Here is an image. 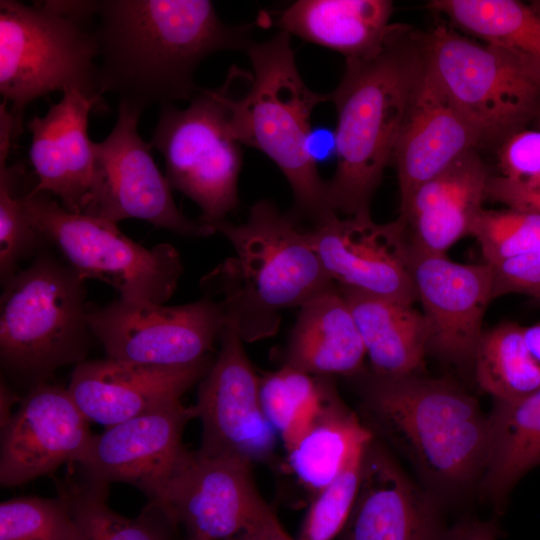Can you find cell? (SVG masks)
Here are the masks:
<instances>
[{
    "label": "cell",
    "mask_w": 540,
    "mask_h": 540,
    "mask_svg": "<svg viewBox=\"0 0 540 540\" xmlns=\"http://www.w3.org/2000/svg\"><path fill=\"white\" fill-rule=\"evenodd\" d=\"M250 30L223 22L207 0L96 1L100 93L140 112L190 101L199 64L216 52L246 51Z\"/></svg>",
    "instance_id": "cell-1"
},
{
    "label": "cell",
    "mask_w": 540,
    "mask_h": 540,
    "mask_svg": "<svg viewBox=\"0 0 540 540\" xmlns=\"http://www.w3.org/2000/svg\"><path fill=\"white\" fill-rule=\"evenodd\" d=\"M356 377L362 422L409 462L427 491L445 505L479 486L488 415L476 398L451 380L420 374Z\"/></svg>",
    "instance_id": "cell-2"
},
{
    "label": "cell",
    "mask_w": 540,
    "mask_h": 540,
    "mask_svg": "<svg viewBox=\"0 0 540 540\" xmlns=\"http://www.w3.org/2000/svg\"><path fill=\"white\" fill-rule=\"evenodd\" d=\"M426 60V34L398 23L377 52L346 59L343 77L329 94L337 113V166L327 195L337 215H370Z\"/></svg>",
    "instance_id": "cell-3"
},
{
    "label": "cell",
    "mask_w": 540,
    "mask_h": 540,
    "mask_svg": "<svg viewBox=\"0 0 540 540\" xmlns=\"http://www.w3.org/2000/svg\"><path fill=\"white\" fill-rule=\"evenodd\" d=\"M232 245L235 255L202 280L221 294L226 320L244 342L273 336L284 309L300 308L336 285L326 274L307 230L269 200L250 208L247 220H224L214 226Z\"/></svg>",
    "instance_id": "cell-4"
},
{
    "label": "cell",
    "mask_w": 540,
    "mask_h": 540,
    "mask_svg": "<svg viewBox=\"0 0 540 540\" xmlns=\"http://www.w3.org/2000/svg\"><path fill=\"white\" fill-rule=\"evenodd\" d=\"M253 73L248 91L227 96L228 126L242 145L270 158L288 181L293 195L289 214L313 226L337 215L310 152L311 116L329 94L311 90L299 74L290 35L279 31L246 49Z\"/></svg>",
    "instance_id": "cell-5"
},
{
    "label": "cell",
    "mask_w": 540,
    "mask_h": 540,
    "mask_svg": "<svg viewBox=\"0 0 540 540\" xmlns=\"http://www.w3.org/2000/svg\"><path fill=\"white\" fill-rule=\"evenodd\" d=\"M95 10L96 1H0V93L10 103L14 140L39 97L78 90L101 105Z\"/></svg>",
    "instance_id": "cell-6"
},
{
    "label": "cell",
    "mask_w": 540,
    "mask_h": 540,
    "mask_svg": "<svg viewBox=\"0 0 540 540\" xmlns=\"http://www.w3.org/2000/svg\"><path fill=\"white\" fill-rule=\"evenodd\" d=\"M3 286L0 360L5 370L38 384L58 368L84 361L93 337L89 304L85 279L69 264L40 252Z\"/></svg>",
    "instance_id": "cell-7"
},
{
    "label": "cell",
    "mask_w": 540,
    "mask_h": 540,
    "mask_svg": "<svg viewBox=\"0 0 540 540\" xmlns=\"http://www.w3.org/2000/svg\"><path fill=\"white\" fill-rule=\"evenodd\" d=\"M23 206L33 228L83 279L100 280L134 303L164 304L176 290L183 264L172 245L145 248L116 223L72 213L34 186L25 191Z\"/></svg>",
    "instance_id": "cell-8"
},
{
    "label": "cell",
    "mask_w": 540,
    "mask_h": 540,
    "mask_svg": "<svg viewBox=\"0 0 540 540\" xmlns=\"http://www.w3.org/2000/svg\"><path fill=\"white\" fill-rule=\"evenodd\" d=\"M237 72L231 68L218 89L199 88L184 109L160 107L150 142L164 159L171 188L199 206L208 235L239 202L242 151L229 130L226 102Z\"/></svg>",
    "instance_id": "cell-9"
},
{
    "label": "cell",
    "mask_w": 540,
    "mask_h": 540,
    "mask_svg": "<svg viewBox=\"0 0 540 540\" xmlns=\"http://www.w3.org/2000/svg\"><path fill=\"white\" fill-rule=\"evenodd\" d=\"M428 67L482 141L503 140L540 114V65L438 25Z\"/></svg>",
    "instance_id": "cell-10"
},
{
    "label": "cell",
    "mask_w": 540,
    "mask_h": 540,
    "mask_svg": "<svg viewBox=\"0 0 540 540\" xmlns=\"http://www.w3.org/2000/svg\"><path fill=\"white\" fill-rule=\"evenodd\" d=\"M142 112L119 102L115 125L93 145V170L84 215L116 223L136 218L185 237L208 236L177 208L151 144L138 133Z\"/></svg>",
    "instance_id": "cell-11"
},
{
    "label": "cell",
    "mask_w": 540,
    "mask_h": 540,
    "mask_svg": "<svg viewBox=\"0 0 540 540\" xmlns=\"http://www.w3.org/2000/svg\"><path fill=\"white\" fill-rule=\"evenodd\" d=\"M226 317L223 303L209 296L177 306L116 299L89 304L93 338L111 359L161 366L197 362L213 350Z\"/></svg>",
    "instance_id": "cell-12"
},
{
    "label": "cell",
    "mask_w": 540,
    "mask_h": 540,
    "mask_svg": "<svg viewBox=\"0 0 540 540\" xmlns=\"http://www.w3.org/2000/svg\"><path fill=\"white\" fill-rule=\"evenodd\" d=\"M251 466L239 458L189 451L151 503L170 525H182L188 537L230 540L270 509Z\"/></svg>",
    "instance_id": "cell-13"
},
{
    "label": "cell",
    "mask_w": 540,
    "mask_h": 540,
    "mask_svg": "<svg viewBox=\"0 0 540 540\" xmlns=\"http://www.w3.org/2000/svg\"><path fill=\"white\" fill-rule=\"evenodd\" d=\"M219 340L220 350L199 383L194 405L202 423L199 451L251 464L267 462L274 453L276 432L262 409L260 377L244 341L227 320Z\"/></svg>",
    "instance_id": "cell-14"
},
{
    "label": "cell",
    "mask_w": 540,
    "mask_h": 540,
    "mask_svg": "<svg viewBox=\"0 0 540 540\" xmlns=\"http://www.w3.org/2000/svg\"><path fill=\"white\" fill-rule=\"evenodd\" d=\"M409 268L428 326V352L457 367H473L484 314L494 299L491 264H460L410 245Z\"/></svg>",
    "instance_id": "cell-15"
},
{
    "label": "cell",
    "mask_w": 540,
    "mask_h": 540,
    "mask_svg": "<svg viewBox=\"0 0 540 540\" xmlns=\"http://www.w3.org/2000/svg\"><path fill=\"white\" fill-rule=\"evenodd\" d=\"M330 280L338 287L413 304L410 243L401 219L335 215L307 230Z\"/></svg>",
    "instance_id": "cell-16"
},
{
    "label": "cell",
    "mask_w": 540,
    "mask_h": 540,
    "mask_svg": "<svg viewBox=\"0 0 540 540\" xmlns=\"http://www.w3.org/2000/svg\"><path fill=\"white\" fill-rule=\"evenodd\" d=\"M195 417L178 400L120 422L93 436L77 464L87 480L128 483L152 501L187 456L182 436Z\"/></svg>",
    "instance_id": "cell-17"
},
{
    "label": "cell",
    "mask_w": 540,
    "mask_h": 540,
    "mask_svg": "<svg viewBox=\"0 0 540 540\" xmlns=\"http://www.w3.org/2000/svg\"><path fill=\"white\" fill-rule=\"evenodd\" d=\"M454 524L447 523L444 504L411 479L373 435L338 540H449Z\"/></svg>",
    "instance_id": "cell-18"
},
{
    "label": "cell",
    "mask_w": 540,
    "mask_h": 540,
    "mask_svg": "<svg viewBox=\"0 0 540 540\" xmlns=\"http://www.w3.org/2000/svg\"><path fill=\"white\" fill-rule=\"evenodd\" d=\"M67 389L38 383L1 427L0 484L16 487L77 463L94 435Z\"/></svg>",
    "instance_id": "cell-19"
},
{
    "label": "cell",
    "mask_w": 540,
    "mask_h": 540,
    "mask_svg": "<svg viewBox=\"0 0 540 540\" xmlns=\"http://www.w3.org/2000/svg\"><path fill=\"white\" fill-rule=\"evenodd\" d=\"M215 358L161 366L111 358L83 361L67 388L89 421L106 428L180 400L207 375Z\"/></svg>",
    "instance_id": "cell-20"
},
{
    "label": "cell",
    "mask_w": 540,
    "mask_h": 540,
    "mask_svg": "<svg viewBox=\"0 0 540 540\" xmlns=\"http://www.w3.org/2000/svg\"><path fill=\"white\" fill-rule=\"evenodd\" d=\"M481 142L478 131L439 85L426 60L392 159L398 177L400 206L419 185L475 150Z\"/></svg>",
    "instance_id": "cell-21"
},
{
    "label": "cell",
    "mask_w": 540,
    "mask_h": 540,
    "mask_svg": "<svg viewBox=\"0 0 540 540\" xmlns=\"http://www.w3.org/2000/svg\"><path fill=\"white\" fill-rule=\"evenodd\" d=\"M96 106L100 105L94 99L69 90L44 116H35L27 124L34 189L51 194L76 214H83L88 203L94 159L88 118Z\"/></svg>",
    "instance_id": "cell-22"
},
{
    "label": "cell",
    "mask_w": 540,
    "mask_h": 540,
    "mask_svg": "<svg viewBox=\"0 0 540 540\" xmlns=\"http://www.w3.org/2000/svg\"><path fill=\"white\" fill-rule=\"evenodd\" d=\"M487 166L472 150L440 174L419 185L400 206L411 247L433 254L470 235L487 198Z\"/></svg>",
    "instance_id": "cell-23"
},
{
    "label": "cell",
    "mask_w": 540,
    "mask_h": 540,
    "mask_svg": "<svg viewBox=\"0 0 540 540\" xmlns=\"http://www.w3.org/2000/svg\"><path fill=\"white\" fill-rule=\"evenodd\" d=\"M284 365L317 376H356L366 351L351 309L335 286L299 308Z\"/></svg>",
    "instance_id": "cell-24"
},
{
    "label": "cell",
    "mask_w": 540,
    "mask_h": 540,
    "mask_svg": "<svg viewBox=\"0 0 540 540\" xmlns=\"http://www.w3.org/2000/svg\"><path fill=\"white\" fill-rule=\"evenodd\" d=\"M392 14L388 0H298L281 12L278 26L355 59L381 48L393 26Z\"/></svg>",
    "instance_id": "cell-25"
},
{
    "label": "cell",
    "mask_w": 540,
    "mask_h": 540,
    "mask_svg": "<svg viewBox=\"0 0 540 540\" xmlns=\"http://www.w3.org/2000/svg\"><path fill=\"white\" fill-rule=\"evenodd\" d=\"M338 289L354 316L372 373L384 377L419 374L429 338L423 313L412 304Z\"/></svg>",
    "instance_id": "cell-26"
},
{
    "label": "cell",
    "mask_w": 540,
    "mask_h": 540,
    "mask_svg": "<svg viewBox=\"0 0 540 540\" xmlns=\"http://www.w3.org/2000/svg\"><path fill=\"white\" fill-rule=\"evenodd\" d=\"M540 465V388L513 401L494 400L481 492L501 507L513 486Z\"/></svg>",
    "instance_id": "cell-27"
},
{
    "label": "cell",
    "mask_w": 540,
    "mask_h": 540,
    "mask_svg": "<svg viewBox=\"0 0 540 540\" xmlns=\"http://www.w3.org/2000/svg\"><path fill=\"white\" fill-rule=\"evenodd\" d=\"M372 437V432L333 388L310 429L288 450L289 465L298 479L316 493Z\"/></svg>",
    "instance_id": "cell-28"
},
{
    "label": "cell",
    "mask_w": 540,
    "mask_h": 540,
    "mask_svg": "<svg viewBox=\"0 0 540 540\" xmlns=\"http://www.w3.org/2000/svg\"><path fill=\"white\" fill-rule=\"evenodd\" d=\"M428 6L481 42L540 65V1L433 0Z\"/></svg>",
    "instance_id": "cell-29"
},
{
    "label": "cell",
    "mask_w": 540,
    "mask_h": 540,
    "mask_svg": "<svg viewBox=\"0 0 540 540\" xmlns=\"http://www.w3.org/2000/svg\"><path fill=\"white\" fill-rule=\"evenodd\" d=\"M473 368L478 385L494 400H517L540 388V364L525 343L523 327L514 322L483 331Z\"/></svg>",
    "instance_id": "cell-30"
},
{
    "label": "cell",
    "mask_w": 540,
    "mask_h": 540,
    "mask_svg": "<svg viewBox=\"0 0 540 540\" xmlns=\"http://www.w3.org/2000/svg\"><path fill=\"white\" fill-rule=\"evenodd\" d=\"M333 388L330 376L311 375L287 365L260 378L263 412L287 451L310 429Z\"/></svg>",
    "instance_id": "cell-31"
},
{
    "label": "cell",
    "mask_w": 540,
    "mask_h": 540,
    "mask_svg": "<svg viewBox=\"0 0 540 540\" xmlns=\"http://www.w3.org/2000/svg\"><path fill=\"white\" fill-rule=\"evenodd\" d=\"M14 141V121L7 111L0 113V279L5 285L19 270L21 261L32 256L44 240L29 222L23 206L26 190L22 165H7Z\"/></svg>",
    "instance_id": "cell-32"
},
{
    "label": "cell",
    "mask_w": 540,
    "mask_h": 540,
    "mask_svg": "<svg viewBox=\"0 0 540 540\" xmlns=\"http://www.w3.org/2000/svg\"><path fill=\"white\" fill-rule=\"evenodd\" d=\"M107 483L85 479L62 492L81 540H168L148 518L130 519L110 508Z\"/></svg>",
    "instance_id": "cell-33"
},
{
    "label": "cell",
    "mask_w": 540,
    "mask_h": 540,
    "mask_svg": "<svg viewBox=\"0 0 540 540\" xmlns=\"http://www.w3.org/2000/svg\"><path fill=\"white\" fill-rule=\"evenodd\" d=\"M0 540H81L64 494L18 497L0 504Z\"/></svg>",
    "instance_id": "cell-34"
},
{
    "label": "cell",
    "mask_w": 540,
    "mask_h": 540,
    "mask_svg": "<svg viewBox=\"0 0 540 540\" xmlns=\"http://www.w3.org/2000/svg\"><path fill=\"white\" fill-rule=\"evenodd\" d=\"M484 262L491 265L540 249V213L506 208L482 209L471 229Z\"/></svg>",
    "instance_id": "cell-35"
},
{
    "label": "cell",
    "mask_w": 540,
    "mask_h": 540,
    "mask_svg": "<svg viewBox=\"0 0 540 540\" xmlns=\"http://www.w3.org/2000/svg\"><path fill=\"white\" fill-rule=\"evenodd\" d=\"M367 443L354 452L329 484L316 492L304 518L299 540H333L339 536L357 497Z\"/></svg>",
    "instance_id": "cell-36"
},
{
    "label": "cell",
    "mask_w": 540,
    "mask_h": 540,
    "mask_svg": "<svg viewBox=\"0 0 540 540\" xmlns=\"http://www.w3.org/2000/svg\"><path fill=\"white\" fill-rule=\"evenodd\" d=\"M500 177L526 188L540 186V129H520L502 140Z\"/></svg>",
    "instance_id": "cell-37"
},
{
    "label": "cell",
    "mask_w": 540,
    "mask_h": 540,
    "mask_svg": "<svg viewBox=\"0 0 540 540\" xmlns=\"http://www.w3.org/2000/svg\"><path fill=\"white\" fill-rule=\"evenodd\" d=\"M491 266L494 299L516 293L540 300V249Z\"/></svg>",
    "instance_id": "cell-38"
},
{
    "label": "cell",
    "mask_w": 540,
    "mask_h": 540,
    "mask_svg": "<svg viewBox=\"0 0 540 540\" xmlns=\"http://www.w3.org/2000/svg\"><path fill=\"white\" fill-rule=\"evenodd\" d=\"M487 198L503 203L508 208L540 213V186L526 188L499 175L491 176L487 187Z\"/></svg>",
    "instance_id": "cell-39"
},
{
    "label": "cell",
    "mask_w": 540,
    "mask_h": 540,
    "mask_svg": "<svg viewBox=\"0 0 540 540\" xmlns=\"http://www.w3.org/2000/svg\"><path fill=\"white\" fill-rule=\"evenodd\" d=\"M499 535V527L494 518H463L452 526L449 540H497Z\"/></svg>",
    "instance_id": "cell-40"
},
{
    "label": "cell",
    "mask_w": 540,
    "mask_h": 540,
    "mask_svg": "<svg viewBox=\"0 0 540 540\" xmlns=\"http://www.w3.org/2000/svg\"><path fill=\"white\" fill-rule=\"evenodd\" d=\"M230 540H294L270 508L258 521Z\"/></svg>",
    "instance_id": "cell-41"
},
{
    "label": "cell",
    "mask_w": 540,
    "mask_h": 540,
    "mask_svg": "<svg viewBox=\"0 0 540 540\" xmlns=\"http://www.w3.org/2000/svg\"><path fill=\"white\" fill-rule=\"evenodd\" d=\"M523 335L530 353L540 364V322L523 327Z\"/></svg>",
    "instance_id": "cell-42"
},
{
    "label": "cell",
    "mask_w": 540,
    "mask_h": 540,
    "mask_svg": "<svg viewBox=\"0 0 540 540\" xmlns=\"http://www.w3.org/2000/svg\"><path fill=\"white\" fill-rule=\"evenodd\" d=\"M16 397L14 393L1 382V427L4 426L10 419V407L13 405Z\"/></svg>",
    "instance_id": "cell-43"
},
{
    "label": "cell",
    "mask_w": 540,
    "mask_h": 540,
    "mask_svg": "<svg viewBox=\"0 0 540 540\" xmlns=\"http://www.w3.org/2000/svg\"><path fill=\"white\" fill-rule=\"evenodd\" d=\"M184 540H199V539H195V538H192V537H187L186 539Z\"/></svg>",
    "instance_id": "cell-44"
},
{
    "label": "cell",
    "mask_w": 540,
    "mask_h": 540,
    "mask_svg": "<svg viewBox=\"0 0 540 540\" xmlns=\"http://www.w3.org/2000/svg\"><path fill=\"white\" fill-rule=\"evenodd\" d=\"M539 128H540V114H539Z\"/></svg>",
    "instance_id": "cell-45"
},
{
    "label": "cell",
    "mask_w": 540,
    "mask_h": 540,
    "mask_svg": "<svg viewBox=\"0 0 540 540\" xmlns=\"http://www.w3.org/2000/svg\"><path fill=\"white\" fill-rule=\"evenodd\" d=\"M537 302L540 303V300H538Z\"/></svg>",
    "instance_id": "cell-46"
}]
</instances>
